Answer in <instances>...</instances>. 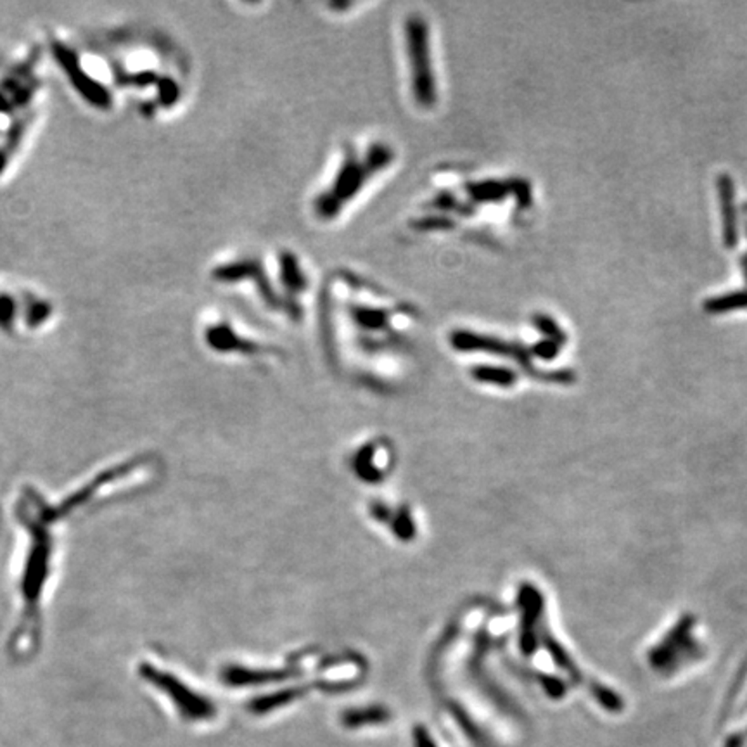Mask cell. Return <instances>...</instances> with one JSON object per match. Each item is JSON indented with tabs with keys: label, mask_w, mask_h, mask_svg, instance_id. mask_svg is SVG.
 <instances>
[{
	"label": "cell",
	"mask_w": 747,
	"mask_h": 747,
	"mask_svg": "<svg viewBox=\"0 0 747 747\" xmlns=\"http://www.w3.org/2000/svg\"><path fill=\"white\" fill-rule=\"evenodd\" d=\"M414 742L415 747H436L434 741L431 739V735L428 733V731H426L424 727H417V729H415Z\"/></svg>",
	"instance_id": "obj_8"
},
{
	"label": "cell",
	"mask_w": 747,
	"mask_h": 747,
	"mask_svg": "<svg viewBox=\"0 0 747 747\" xmlns=\"http://www.w3.org/2000/svg\"><path fill=\"white\" fill-rule=\"evenodd\" d=\"M521 604H523V613H524V619H523V630H521V648L524 654H533L534 648H536V637H534V623H538L540 619V613H542V597L538 596V592L530 586L524 585L521 588Z\"/></svg>",
	"instance_id": "obj_2"
},
{
	"label": "cell",
	"mask_w": 747,
	"mask_h": 747,
	"mask_svg": "<svg viewBox=\"0 0 747 747\" xmlns=\"http://www.w3.org/2000/svg\"><path fill=\"white\" fill-rule=\"evenodd\" d=\"M480 381L495 382V384H502V386H509L511 382H514V376L507 370L502 368H478L474 374Z\"/></svg>",
	"instance_id": "obj_7"
},
{
	"label": "cell",
	"mask_w": 747,
	"mask_h": 747,
	"mask_svg": "<svg viewBox=\"0 0 747 747\" xmlns=\"http://www.w3.org/2000/svg\"><path fill=\"white\" fill-rule=\"evenodd\" d=\"M544 644H545V648H548V652L552 654V658L555 659V663L559 664L565 671H567L573 679L576 681H580V673H578V669L573 666L571 663V659H569V656L565 654L563 648L554 640V637H550L548 633H545V637H544Z\"/></svg>",
	"instance_id": "obj_6"
},
{
	"label": "cell",
	"mask_w": 747,
	"mask_h": 747,
	"mask_svg": "<svg viewBox=\"0 0 747 747\" xmlns=\"http://www.w3.org/2000/svg\"><path fill=\"white\" fill-rule=\"evenodd\" d=\"M742 270H744V275H746V283H747V254L742 258Z\"/></svg>",
	"instance_id": "obj_9"
},
{
	"label": "cell",
	"mask_w": 747,
	"mask_h": 747,
	"mask_svg": "<svg viewBox=\"0 0 747 747\" xmlns=\"http://www.w3.org/2000/svg\"><path fill=\"white\" fill-rule=\"evenodd\" d=\"M718 191L723 206V241L727 248H733L739 243V222L735 210V185L729 175H721L718 179Z\"/></svg>",
	"instance_id": "obj_3"
},
{
	"label": "cell",
	"mask_w": 747,
	"mask_h": 747,
	"mask_svg": "<svg viewBox=\"0 0 747 747\" xmlns=\"http://www.w3.org/2000/svg\"><path fill=\"white\" fill-rule=\"evenodd\" d=\"M741 308H747V291L729 293L723 296L708 299L704 303V310L710 314H725V312L741 310Z\"/></svg>",
	"instance_id": "obj_5"
},
{
	"label": "cell",
	"mask_w": 747,
	"mask_h": 747,
	"mask_svg": "<svg viewBox=\"0 0 747 747\" xmlns=\"http://www.w3.org/2000/svg\"><path fill=\"white\" fill-rule=\"evenodd\" d=\"M144 677L154 683L158 689H161L168 698L173 700L177 710L181 711L183 718L191 721H200V720H210L215 714V706L204 698L187 689L183 683L175 680L173 677L160 673L156 669H144Z\"/></svg>",
	"instance_id": "obj_1"
},
{
	"label": "cell",
	"mask_w": 747,
	"mask_h": 747,
	"mask_svg": "<svg viewBox=\"0 0 747 747\" xmlns=\"http://www.w3.org/2000/svg\"><path fill=\"white\" fill-rule=\"evenodd\" d=\"M343 725L348 729H358V727H366V725H379V723H386L389 718V711L384 710L381 706H374V708H364V710H349L347 713L341 716Z\"/></svg>",
	"instance_id": "obj_4"
}]
</instances>
